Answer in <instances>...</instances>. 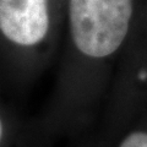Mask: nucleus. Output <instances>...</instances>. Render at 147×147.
I'll list each match as a JSON object with an SVG mask.
<instances>
[{
  "label": "nucleus",
  "instance_id": "obj_1",
  "mask_svg": "<svg viewBox=\"0 0 147 147\" xmlns=\"http://www.w3.org/2000/svg\"><path fill=\"white\" fill-rule=\"evenodd\" d=\"M71 34L76 48L91 58L113 54L125 39L131 0H70Z\"/></svg>",
  "mask_w": 147,
  "mask_h": 147
},
{
  "label": "nucleus",
  "instance_id": "obj_4",
  "mask_svg": "<svg viewBox=\"0 0 147 147\" xmlns=\"http://www.w3.org/2000/svg\"><path fill=\"white\" fill-rule=\"evenodd\" d=\"M1 136H3V124L1 120H0V141H1Z\"/></svg>",
  "mask_w": 147,
  "mask_h": 147
},
{
  "label": "nucleus",
  "instance_id": "obj_3",
  "mask_svg": "<svg viewBox=\"0 0 147 147\" xmlns=\"http://www.w3.org/2000/svg\"><path fill=\"white\" fill-rule=\"evenodd\" d=\"M119 147H147V132L134 131L121 141Z\"/></svg>",
  "mask_w": 147,
  "mask_h": 147
},
{
  "label": "nucleus",
  "instance_id": "obj_2",
  "mask_svg": "<svg viewBox=\"0 0 147 147\" xmlns=\"http://www.w3.org/2000/svg\"><path fill=\"white\" fill-rule=\"evenodd\" d=\"M47 0H0V31L20 45H34L48 32Z\"/></svg>",
  "mask_w": 147,
  "mask_h": 147
}]
</instances>
